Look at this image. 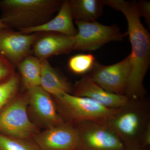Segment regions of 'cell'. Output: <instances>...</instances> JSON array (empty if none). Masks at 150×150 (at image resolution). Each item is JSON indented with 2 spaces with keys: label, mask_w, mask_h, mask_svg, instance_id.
<instances>
[{
  "label": "cell",
  "mask_w": 150,
  "mask_h": 150,
  "mask_svg": "<svg viewBox=\"0 0 150 150\" xmlns=\"http://www.w3.org/2000/svg\"><path fill=\"white\" fill-rule=\"evenodd\" d=\"M104 6L121 12L126 17L132 51V69L125 96L129 99L144 97L143 81L150 67V36L142 24L136 1L103 0Z\"/></svg>",
  "instance_id": "obj_1"
},
{
  "label": "cell",
  "mask_w": 150,
  "mask_h": 150,
  "mask_svg": "<svg viewBox=\"0 0 150 150\" xmlns=\"http://www.w3.org/2000/svg\"><path fill=\"white\" fill-rule=\"evenodd\" d=\"M63 2L60 0H2L1 19L8 28L21 30L35 27L53 18Z\"/></svg>",
  "instance_id": "obj_2"
},
{
  "label": "cell",
  "mask_w": 150,
  "mask_h": 150,
  "mask_svg": "<svg viewBox=\"0 0 150 150\" xmlns=\"http://www.w3.org/2000/svg\"><path fill=\"white\" fill-rule=\"evenodd\" d=\"M105 122L121 138L127 147H142L144 133L150 123L149 100L145 97L129 99Z\"/></svg>",
  "instance_id": "obj_3"
},
{
  "label": "cell",
  "mask_w": 150,
  "mask_h": 150,
  "mask_svg": "<svg viewBox=\"0 0 150 150\" xmlns=\"http://www.w3.org/2000/svg\"><path fill=\"white\" fill-rule=\"evenodd\" d=\"M54 97L59 114L64 121L72 124L86 121L105 122L118 109L108 108L88 98L71 93Z\"/></svg>",
  "instance_id": "obj_4"
},
{
  "label": "cell",
  "mask_w": 150,
  "mask_h": 150,
  "mask_svg": "<svg viewBox=\"0 0 150 150\" xmlns=\"http://www.w3.org/2000/svg\"><path fill=\"white\" fill-rule=\"evenodd\" d=\"M28 107L26 93L15 97L0 110V133L12 138L32 140L39 131L30 119Z\"/></svg>",
  "instance_id": "obj_5"
},
{
  "label": "cell",
  "mask_w": 150,
  "mask_h": 150,
  "mask_svg": "<svg viewBox=\"0 0 150 150\" xmlns=\"http://www.w3.org/2000/svg\"><path fill=\"white\" fill-rule=\"evenodd\" d=\"M73 125L79 135V150H126L128 148L105 122L86 121Z\"/></svg>",
  "instance_id": "obj_6"
},
{
  "label": "cell",
  "mask_w": 150,
  "mask_h": 150,
  "mask_svg": "<svg viewBox=\"0 0 150 150\" xmlns=\"http://www.w3.org/2000/svg\"><path fill=\"white\" fill-rule=\"evenodd\" d=\"M75 23L78 29L74 50L95 51L111 41H121L127 35V33H121L117 25H104L96 21Z\"/></svg>",
  "instance_id": "obj_7"
},
{
  "label": "cell",
  "mask_w": 150,
  "mask_h": 150,
  "mask_svg": "<svg viewBox=\"0 0 150 150\" xmlns=\"http://www.w3.org/2000/svg\"><path fill=\"white\" fill-rule=\"evenodd\" d=\"M131 69L132 61L129 55L114 64L106 66L96 62L87 75L106 91L125 95Z\"/></svg>",
  "instance_id": "obj_8"
},
{
  "label": "cell",
  "mask_w": 150,
  "mask_h": 150,
  "mask_svg": "<svg viewBox=\"0 0 150 150\" xmlns=\"http://www.w3.org/2000/svg\"><path fill=\"white\" fill-rule=\"evenodd\" d=\"M32 140L41 150H76L79 149L77 131L73 124L66 121L38 132Z\"/></svg>",
  "instance_id": "obj_9"
},
{
  "label": "cell",
  "mask_w": 150,
  "mask_h": 150,
  "mask_svg": "<svg viewBox=\"0 0 150 150\" xmlns=\"http://www.w3.org/2000/svg\"><path fill=\"white\" fill-rule=\"evenodd\" d=\"M28 106L37 123L45 129L64 122L50 94L41 87L27 90Z\"/></svg>",
  "instance_id": "obj_10"
},
{
  "label": "cell",
  "mask_w": 150,
  "mask_h": 150,
  "mask_svg": "<svg viewBox=\"0 0 150 150\" xmlns=\"http://www.w3.org/2000/svg\"><path fill=\"white\" fill-rule=\"evenodd\" d=\"M37 33L25 34L9 28L0 29V54L14 67L32 53Z\"/></svg>",
  "instance_id": "obj_11"
},
{
  "label": "cell",
  "mask_w": 150,
  "mask_h": 150,
  "mask_svg": "<svg viewBox=\"0 0 150 150\" xmlns=\"http://www.w3.org/2000/svg\"><path fill=\"white\" fill-rule=\"evenodd\" d=\"M32 46V53L40 61L62 54H69L74 48V37L56 33H38Z\"/></svg>",
  "instance_id": "obj_12"
},
{
  "label": "cell",
  "mask_w": 150,
  "mask_h": 150,
  "mask_svg": "<svg viewBox=\"0 0 150 150\" xmlns=\"http://www.w3.org/2000/svg\"><path fill=\"white\" fill-rule=\"evenodd\" d=\"M72 92L74 95L88 98L110 108L122 107L129 99L125 95L106 91L94 82L87 75H85L75 83Z\"/></svg>",
  "instance_id": "obj_13"
},
{
  "label": "cell",
  "mask_w": 150,
  "mask_h": 150,
  "mask_svg": "<svg viewBox=\"0 0 150 150\" xmlns=\"http://www.w3.org/2000/svg\"><path fill=\"white\" fill-rule=\"evenodd\" d=\"M69 1H63L56 16L39 26L20 30L23 33L31 34L38 33H56L74 37L77 33L75 28Z\"/></svg>",
  "instance_id": "obj_14"
},
{
  "label": "cell",
  "mask_w": 150,
  "mask_h": 150,
  "mask_svg": "<svg viewBox=\"0 0 150 150\" xmlns=\"http://www.w3.org/2000/svg\"><path fill=\"white\" fill-rule=\"evenodd\" d=\"M40 86L54 96L71 93L73 90L72 86L51 66L48 59L41 61Z\"/></svg>",
  "instance_id": "obj_15"
},
{
  "label": "cell",
  "mask_w": 150,
  "mask_h": 150,
  "mask_svg": "<svg viewBox=\"0 0 150 150\" xmlns=\"http://www.w3.org/2000/svg\"><path fill=\"white\" fill-rule=\"evenodd\" d=\"M70 8L76 21H96L103 11V0H71Z\"/></svg>",
  "instance_id": "obj_16"
},
{
  "label": "cell",
  "mask_w": 150,
  "mask_h": 150,
  "mask_svg": "<svg viewBox=\"0 0 150 150\" xmlns=\"http://www.w3.org/2000/svg\"><path fill=\"white\" fill-rule=\"evenodd\" d=\"M17 68L21 77L23 87L26 90L40 85L41 61L30 54L26 56Z\"/></svg>",
  "instance_id": "obj_17"
},
{
  "label": "cell",
  "mask_w": 150,
  "mask_h": 150,
  "mask_svg": "<svg viewBox=\"0 0 150 150\" xmlns=\"http://www.w3.org/2000/svg\"><path fill=\"white\" fill-rule=\"evenodd\" d=\"M96 62L93 54H79L71 57L68 66L70 70L76 74L83 75L91 71Z\"/></svg>",
  "instance_id": "obj_18"
},
{
  "label": "cell",
  "mask_w": 150,
  "mask_h": 150,
  "mask_svg": "<svg viewBox=\"0 0 150 150\" xmlns=\"http://www.w3.org/2000/svg\"><path fill=\"white\" fill-rule=\"evenodd\" d=\"M0 150H41L32 140L8 137L0 133Z\"/></svg>",
  "instance_id": "obj_19"
},
{
  "label": "cell",
  "mask_w": 150,
  "mask_h": 150,
  "mask_svg": "<svg viewBox=\"0 0 150 150\" xmlns=\"http://www.w3.org/2000/svg\"><path fill=\"white\" fill-rule=\"evenodd\" d=\"M20 83L19 76L15 74L8 80L0 84V110L15 97Z\"/></svg>",
  "instance_id": "obj_20"
},
{
  "label": "cell",
  "mask_w": 150,
  "mask_h": 150,
  "mask_svg": "<svg viewBox=\"0 0 150 150\" xmlns=\"http://www.w3.org/2000/svg\"><path fill=\"white\" fill-rule=\"evenodd\" d=\"M15 74L14 67L0 54V84L8 80Z\"/></svg>",
  "instance_id": "obj_21"
},
{
  "label": "cell",
  "mask_w": 150,
  "mask_h": 150,
  "mask_svg": "<svg viewBox=\"0 0 150 150\" xmlns=\"http://www.w3.org/2000/svg\"><path fill=\"white\" fill-rule=\"evenodd\" d=\"M137 8L140 17L145 18L148 25H150V2L146 1H136Z\"/></svg>",
  "instance_id": "obj_22"
},
{
  "label": "cell",
  "mask_w": 150,
  "mask_h": 150,
  "mask_svg": "<svg viewBox=\"0 0 150 150\" xmlns=\"http://www.w3.org/2000/svg\"><path fill=\"white\" fill-rule=\"evenodd\" d=\"M150 145V123L148 124L146 129L143 139H142V147L144 149H149Z\"/></svg>",
  "instance_id": "obj_23"
},
{
  "label": "cell",
  "mask_w": 150,
  "mask_h": 150,
  "mask_svg": "<svg viewBox=\"0 0 150 150\" xmlns=\"http://www.w3.org/2000/svg\"><path fill=\"white\" fill-rule=\"evenodd\" d=\"M126 150H149L147 149H144L142 147L127 148Z\"/></svg>",
  "instance_id": "obj_24"
},
{
  "label": "cell",
  "mask_w": 150,
  "mask_h": 150,
  "mask_svg": "<svg viewBox=\"0 0 150 150\" xmlns=\"http://www.w3.org/2000/svg\"><path fill=\"white\" fill-rule=\"evenodd\" d=\"M8 28L5 24L3 22L2 20L0 18V29H3V28Z\"/></svg>",
  "instance_id": "obj_25"
},
{
  "label": "cell",
  "mask_w": 150,
  "mask_h": 150,
  "mask_svg": "<svg viewBox=\"0 0 150 150\" xmlns=\"http://www.w3.org/2000/svg\"><path fill=\"white\" fill-rule=\"evenodd\" d=\"M79 150V149H77V150Z\"/></svg>",
  "instance_id": "obj_26"
}]
</instances>
